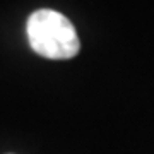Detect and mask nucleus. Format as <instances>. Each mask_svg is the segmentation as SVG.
<instances>
[{"mask_svg": "<svg viewBox=\"0 0 154 154\" xmlns=\"http://www.w3.org/2000/svg\"><path fill=\"white\" fill-rule=\"evenodd\" d=\"M26 34L33 51L48 60H67L81 50L74 24L63 14L51 9L33 12L26 24Z\"/></svg>", "mask_w": 154, "mask_h": 154, "instance_id": "1", "label": "nucleus"}]
</instances>
